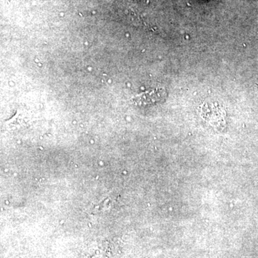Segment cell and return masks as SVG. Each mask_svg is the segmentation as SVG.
<instances>
[{
	"label": "cell",
	"instance_id": "6da1fadb",
	"mask_svg": "<svg viewBox=\"0 0 258 258\" xmlns=\"http://www.w3.org/2000/svg\"><path fill=\"white\" fill-rule=\"evenodd\" d=\"M164 96V90L157 88V89H152L147 92L141 93L140 95L134 98V101L136 103H139L140 104H143V103L147 104V103L160 101Z\"/></svg>",
	"mask_w": 258,
	"mask_h": 258
}]
</instances>
